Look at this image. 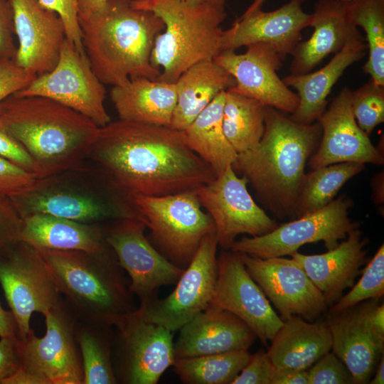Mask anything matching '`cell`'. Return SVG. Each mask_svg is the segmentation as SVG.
<instances>
[{
  "instance_id": "17",
  "label": "cell",
  "mask_w": 384,
  "mask_h": 384,
  "mask_svg": "<svg viewBox=\"0 0 384 384\" xmlns=\"http://www.w3.org/2000/svg\"><path fill=\"white\" fill-rule=\"evenodd\" d=\"M238 253L282 320L298 316L314 321L328 307L322 293L292 258H260Z\"/></svg>"
},
{
  "instance_id": "38",
  "label": "cell",
  "mask_w": 384,
  "mask_h": 384,
  "mask_svg": "<svg viewBox=\"0 0 384 384\" xmlns=\"http://www.w3.org/2000/svg\"><path fill=\"white\" fill-rule=\"evenodd\" d=\"M358 282L346 295L331 305L329 313H336L353 307L362 302L380 299L384 294V245L378 248L373 258L362 270Z\"/></svg>"
},
{
  "instance_id": "44",
  "label": "cell",
  "mask_w": 384,
  "mask_h": 384,
  "mask_svg": "<svg viewBox=\"0 0 384 384\" xmlns=\"http://www.w3.org/2000/svg\"><path fill=\"white\" fill-rule=\"evenodd\" d=\"M22 218L12 199L0 194V253L19 240Z\"/></svg>"
},
{
  "instance_id": "30",
  "label": "cell",
  "mask_w": 384,
  "mask_h": 384,
  "mask_svg": "<svg viewBox=\"0 0 384 384\" xmlns=\"http://www.w3.org/2000/svg\"><path fill=\"white\" fill-rule=\"evenodd\" d=\"M267 351L276 369L306 370L331 350L326 322L309 321L298 316L283 320Z\"/></svg>"
},
{
  "instance_id": "49",
  "label": "cell",
  "mask_w": 384,
  "mask_h": 384,
  "mask_svg": "<svg viewBox=\"0 0 384 384\" xmlns=\"http://www.w3.org/2000/svg\"><path fill=\"white\" fill-rule=\"evenodd\" d=\"M271 384H309L307 370L275 368Z\"/></svg>"
},
{
  "instance_id": "4",
  "label": "cell",
  "mask_w": 384,
  "mask_h": 384,
  "mask_svg": "<svg viewBox=\"0 0 384 384\" xmlns=\"http://www.w3.org/2000/svg\"><path fill=\"white\" fill-rule=\"evenodd\" d=\"M0 120L33 160L37 178L87 159L99 127L53 100L13 94L0 102Z\"/></svg>"
},
{
  "instance_id": "56",
  "label": "cell",
  "mask_w": 384,
  "mask_h": 384,
  "mask_svg": "<svg viewBox=\"0 0 384 384\" xmlns=\"http://www.w3.org/2000/svg\"><path fill=\"white\" fill-rule=\"evenodd\" d=\"M191 4L208 3L218 6H224L225 0H183Z\"/></svg>"
},
{
  "instance_id": "15",
  "label": "cell",
  "mask_w": 384,
  "mask_h": 384,
  "mask_svg": "<svg viewBox=\"0 0 384 384\" xmlns=\"http://www.w3.org/2000/svg\"><path fill=\"white\" fill-rule=\"evenodd\" d=\"M114 328L112 358L117 383H157L175 361L173 332L144 320L136 310Z\"/></svg>"
},
{
  "instance_id": "37",
  "label": "cell",
  "mask_w": 384,
  "mask_h": 384,
  "mask_svg": "<svg viewBox=\"0 0 384 384\" xmlns=\"http://www.w3.org/2000/svg\"><path fill=\"white\" fill-rule=\"evenodd\" d=\"M348 9L353 23L366 33L368 58L363 72L384 86V0H350Z\"/></svg>"
},
{
  "instance_id": "27",
  "label": "cell",
  "mask_w": 384,
  "mask_h": 384,
  "mask_svg": "<svg viewBox=\"0 0 384 384\" xmlns=\"http://www.w3.org/2000/svg\"><path fill=\"white\" fill-rule=\"evenodd\" d=\"M367 45L363 36L349 41L321 69L302 75H290L282 79L297 92L299 105L290 117L302 124L316 122L327 105V97L345 70L366 54Z\"/></svg>"
},
{
  "instance_id": "28",
  "label": "cell",
  "mask_w": 384,
  "mask_h": 384,
  "mask_svg": "<svg viewBox=\"0 0 384 384\" xmlns=\"http://www.w3.org/2000/svg\"><path fill=\"white\" fill-rule=\"evenodd\" d=\"M21 218L19 240L39 252H99L109 247L100 224H85L42 213Z\"/></svg>"
},
{
  "instance_id": "57",
  "label": "cell",
  "mask_w": 384,
  "mask_h": 384,
  "mask_svg": "<svg viewBox=\"0 0 384 384\" xmlns=\"http://www.w3.org/2000/svg\"><path fill=\"white\" fill-rule=\"evenodd\" d=\"M343 1H349L350 0H342Z\"/></svg>"
},
{
  "instance_id": "10",
  "label": "cell",
  "mask_w": 384,
  "mask_h": 384,
  "mask_svg": "<svg viewBox=\"0 0 384 384\" xmlns=\"http://www.w3.org/2000/svg\"><path fill=\"white\" fill-rule=\"evenodd\" d=\"M0 284L21 339L33 313L44 316L63 299L40 252L21 240L0 253Z\"/></svg>"
},
{
  "instance_id": "39",
  "label": "cell",
  "mask_w": 384,
  "mask_h": 384,
  "mask_svg": "<svg viewBox=\"0 0 384 384\" xmlns=\"http://www.w3.org/2000/svg\"><path fill=\"white\" fill-rule=\"evenodd\" d=\"M351 105L357 124L369 136L375 127L384 122V86L370 79L351 91Z\"/></svg>"
},
{
  "instance_id": "22",
  "label": "cell",
  "mask_w": 384,
  "mask_h": 384,
  "mask_svg": "<svg viewBox=\"0 0 384 384\" xmlns=\"http://www.w3.org/2000/svg\"><path fill=\"white\" fill-rule=\"evenodd\" d=\"M305 0H289L281 7L263 11L261 9L242 15L223 31L222 51L235 50L257 43L270 45L285 58L302 40V31L309 27L311 16L302 9Z\"/></svg>"
},
{
  "instance_id": "53",
  "label": "cell",
  "mask_w": 384,
  "mask_h": 384,
  "mask_svg": "<svg viewBox=\"0 0 384 384\" xmlns=\"http://www.w3.org/2000/svg\"><path fill=\"white\" fill-rule=\"evenodd\" d=\"M368 383H370V384H383L384 383V357H383V355L381 356L377 365L373 378H370Z\"/></svg>"
},
{
  "instance_id": "21",
  "label": "cell",
  "mask_w": 384,
  "mask_h": 384,
  "mask_svg": "<svg viewBox=\"0 0 384 384\" xmlns=\"http://www.w3.org/2000/svg\"><path fill=\"white\" fill-rule=\"evenodd\" d=\"M9 1L18 43L15 62L37 76L51 71L66 38L62 19L38 0Z\"/></svg>"
},
{
  "instance_id": "6",
  "label": "cell",
  "mask_w": 384,
  "mask_h": 384,
  "mask_svg": "<svg viewBox=\"0 0 384 384\" xmlns=\"http://www.w3.org/2000/svg\"><path fill=\"white\" fill-rule=\"evenodd\" d=\"M20 215L42 213L85 224L140 218L132 196L88 159L58 173L37 178L31 189L11 198Z\"/></svg>"
},
{
  "instance_id": "52",
  "label": "cell",
  "mask_w": 384,
  "mask_h": 384,
  "mask_svg": "<svg viewBox=\"0 0 384 384\" xmlns=\"http://www.w3.org/2000/svg\"><path fill=\"white\" fill-rule=\"evenodd\" d=\"M107 0H78V16L86 15L100 8ZM137 2H143L149 0H134Z\"/></svg>"
},
{
  "instance_id": "55",
  "label": "cell",
  "mask_w": 384,
  "mask_h": 384,
  "mask_svg": "<svg viewBox=\"0 0 384 384\" xmlns=\"http://www.w3.org/2000/svg\"><path fill=\"white\" fill-rule=\"evenodd\" d=\"M264 1L265 0H255L242 15H247L255 11L260 9Z\"/></svg>"
},
{
  "instance_id": "32",
  "label": "cell",
  "mask_w": 384,
  "mask_h": 384,
  "mask_svg": "<svg viewBox=\"0 0 384 384\" xmlns=\"http://www.w3.org/2000/svg\"><path fill=\"white\" fill-rule=\"evenodd\" d=\"M225 91L220 92L183 131L188 146L209 164L216 176L232 165L238 156L223 130Z\"/></svg>"
},
{
  "instance_id": "20",
  "label": "cell",
  "mask_w": 384,
  "mask_h": 384,
  "mask_svg": "<svg viewBox=\"0 0 384 384\" xmlns=\"http://www.w3.org/2000/svg\"><path fill=\"white\" fill-rule=\"evenodd\" d=\"M351 95V90L343 87L317 119L321 135L319 148L309 158L311 169L341 162L383 164V154L354 119Z\"/></svg>"
},
{
  "instance_id": "35",
  "label": "cell",
  "mask_w": 384,
  "mask_h": 384,
  "mask_svg": "<svg viewBox=\"0 0 384 384\" xmlns=\"http://www.w3.org/2000/svg\"><path fill=\"white\" fill-rule=\"evenodd\" d=\"M364 168L363 164L341 162L312 169L305 175L294 216L299 218L327 206L344 183Z\"/></svg>"
},
{
  "instance_id": "45",
  "label": "cell",
  "mask_w": 384,
  "mask_h": 384,
  "mask_svg": "<svg viewBox=\"0 0 384 384\" xmlns=\"http://www.w3.org/2000/svg\"><path fill=\"white\" fill-rule=\"evenodd\" d=\"M36 76L21 68L13 59L0 58V102L26 87Z\"/></svg>"
},
{
  "instance_id": "48",
  "label": "cell",
  "mask_w": 384,
  "mask_h": 384,
  "mask_svg": "<svg viewBox=\"0 0 384 384\" xmlns=\"http://www.w3.org/2000/svg\"><path fill=\"white\" fill-rule=\"evenodd\" d=\"M16 339L0 338V384L20 366L15 346Z\"/></svg>"
},
{
  "instance_id": "41",
  "label": "cell",
  "mask_w": 384,
  "mask_h": 384,
  "mask_svg": "<svg viewBox=\"0 0 384 384\" xmlns=\"http://www.w3.org/2000/svg\"><path fill=\"white\" fill-rule=\"evenodd\" d=\"M48 10L55 12L62 19L66 38L73 42L80 53H85L78 19V0H38Z\"/></svg>"
},
{
  "instance_id": "8",
  "label": "cell",
  "mask_w": 384,
  "mask_h": 384,
  "mask_svg": "<svg viewBox=\"0 0 384 384\" xmlns=\"http://www.w3.org/2000/svg\"><path fill=\"white\" fill-rule=\"evenodd\" d=\"M132 201L150 229L154 247L181 268L189 264L203 239L215 232L195 191L161 196L136 194Z\"/></svg>"
},
{
  "instance_id": "3",
  "label": "cell",
  "mask_w": 384,
  "mask_h": 384,
  "mask_svg": "<svg viewBox=\"0 0 384 384\" xmlns=\"http://www.w3.org/2000/svg\"><path fill=\"white\" fill-rule=\"evenodd\" d=\"M131 1L107 0L96 11L78 16L85 53L104 85H120L136 78L156 80L161 75L150 59L165 25L154 13L136 9Z\"/></svg>"
},
{
  "instance_id": "19",
  "label": "cell",
  "mask_w": 384,
  "mask_h": 384,
  "mask_svg": "<svg viewBox=\"0 0 384 384\" xmlns=\"http://www.w3.org/2000/svg\"><path fill=\"white\" fill-rule=\"evenodd\" d=\"M247 48L240 54L235 50L221 51L213 60L235 79V86L228 90L292 114L299 105V97L277 73L284 58L267 43H257Z\"/></svg>"
},
{
  "instance_id": "9",
  "label": "cell",
  "mask_w": 384,
  "mask_h": 384,
  "mask_svg": "<svg viewBox=\"0 0 384 384\" xmlns=\"http://www.w3.org/2000/svg\"><path fill=\"white\" fill-rule=\"evenodd\" d=\"M44 316L46 329L43 337H37L31 329L24 338L15 341L20 367L46 384H83L75 314L63 297Z\"/></svg>"
},
{
  "instance_id": "23",
  "label": "cell",
  "mask_w": 384,
  "mask_h": 384,
  "mask_svg": "<svg viewBox=\"0 0 384 384\" xmlns=\"http://www.w3.org/2000/svg\"><path fill=\"white\" fill-rule=\"evenodd\" d=\"M326 324L332 352L346 365L354 384L368 383L383 355L384 336L369 326L363 303L330 313Z\"/></svg>"
},
{
  "instance_id": "14",
  "label": "cell",
  "mask_w": 384,
  "mask_h": 384,
  "mask_svg": "<svg viewBox=\"0 0 384 384\" xmlns=\"http://www.w3.org/2000/svg\"><path fill=\"white\" fill-rule=\"evenodd\" d=\"M218 245L215 232L201 241L192 260L166 297L140 304L136 312L144 320L174 332L210 304L217 280Z\"/></svg>"
},
{
  "instance_id": "2",
  "label": "cell",
  "mask_w": 384,
  "mask_h": 384,
  "mask_svg": "<svg viewBox=\"0 0 384 384\" xmlns=\"http://www.w3.org/2000/svg\"><path fill=\"white\" fill-rule=\"evenodd\" d=\"M321 135L318 122L299 123L266 106L265 130L260 142L238 154L232 167L253 186L278 217L294 216L305 166Z\"/></svg>"
},
{
  "instance_id": "7",
  "label": "cell",
  "mask_w": 384,
  "mask_h": 384,
  "mask_svg": "<svg viewBox=\"0 0 384 384\" xmlns=\"http://www.w3.org/2000/svg\"><path fill=\"white\" fill-rule=\"evenodd\" d=\"M131 4L154 13L165 25L151 53V65L161 70L157 80L175 82L188 68L213 60L222 51L224 6L183 0H132Z\"/></svg>"
},
{
  "instance_id": "42",
  "label": "cell",
  "mask_w": 384,
  "mask_h": 384,
  "mask_svg": "<svg viewBox=\"0 0 384 384\" xmlns=\"http://www.w3.org/2000/svg\"><path fill=\"white\" fill-rule=\"evenodd\" d=\"M36 177L0 156V194L15 197L32 188Z\"/></svg>"
},
{
  "instance_id": "29",
  "label": "cell",
  "mask_w": 384,
  "mask_h": 384,
  "mask_svg": "<svg viewBox=\"0 0 384 384\" xmlns=\"http://www.w3.org/2000/svg\"><path fill=\"white\" fill-rule=\"evenodd\" d=\"M110 95L119 119L170 127L177 101L175 82L136 78L112 86Z\"/></svg>"
},
{
  "instance_id": "18",
  "label": "cell",
  "mask_w": 384,
  "mask_h": 384,
  "mask_svg": "<svg viewBox=\"0 0 384 384\" xmlns=\"http://www.w3.org/2000/svg\"><path fill=\"white\" fill-rule=\"evenodd\" d=\"M209 305L235 315L264 344L283 324L238 253L233 251L224 252L218 258L217 280Z\"/></svg>"
},
{
  "instance_id": "46",
  "label": "cell",
  "mask_w": 384,
  "mask_h": 384,
  "mask_svg": "<svg viewBox=\"0 0 384 384\" xmlns=\"http://www.w3.org/2000/svg\"><path fill=\"white\" fill-rule=\"evenodd\" d=\"M0 156L9 160L37 178L31 156L21 144L7 131L0 120Z\"/></svg>"
},
{
  "instance_id": "33",
  "label": "cell",
  "mask_w": 384,
  "mask_h": 384,
  "mask_svg": "<svg viewBox=\"0 0 384 384\" xmlns=\"http://www.w3.org/2000/svg\"><path fill=\"white\" fill-rule=\"evenodd\" d=\"M77 342L83 369V384L118 383L113 364L114 328L77 320Z\"/></svg>"
},
{
  "instance_id": "34",
  "label": "cell",
  "mask_w": 384,
  "mask_h": 384,
  "mask_svg": "<svg viewBox=\"0 0 384 384\" xmlns=\"http://www.w3.org/2000/svg\"><path fill=\"white\" fill-rule=\"evenodd\" d=\"M265 107L255 99L225 91L223 130L238 154L254 148L260 142L265 130Z\"/></svg>"
},
{
  "instance_id": "25",
  "label": "cell",
  "mask_w": 384,
  "mask_h": 384,
  "mask_svg": "<svg viewBox=\"0 0 384 384\" xmlns=\"http://www.w3.org/2000/svg\"><path fill=\"white\" fill-rule=\"evenodd\" d=\"M345 239L323 254L309 255L295 252L290 255L322 293L328 306L353 286L366 263V241L363 233L358 228H354Z\"/></svg>"
},
{
  "instance_id": "12",
  "label": "cell",
  "mask_w": 384,
  "mask_h": 384,
  "mask_svg": "<svg viewBox=\"0 0 384 384\" xmlns=\"http://www.w3.org/2000/svg\"><path fill=\"white\" fill-rule=\"evenodd\" d=\"M105 240L128 274L129 289L140 304L156 298L162 286L176 283L184 271L164 257L144 234L140 218H124L100 224Z\"/></svg>"
},
{
  "instance_id": "43",
  "label": "cell",
  "mask_w": 384,
  "mask_h": 384,
  "mask_svg": "<svg viewBox=\"0 0 384 384\" xmlns=\"http://www.w3.org/2000/svg\"><path fill=\"white\" fill-rule=\"evenodd\" d=\"M275 370L267 352L259 350L250 358L231 384H271Z\"/></svg>"
},
{
  "instance_id": "1",
  "label": "cell",
  "mask_w": 384,
  "mask_h": 384,
  "mask_svg": "<svg viewBox=\"0 0 384 384\" xmlns=\"http://www.w3.org/2000/svg\"><path fill=\"white\" fill-rule=\"evenodd\" d=\"M87 159L130 196L196 191L216 176L183 131L122 119L99 127Z\"/></svg>"
},
{
  "instance_id": "24",
  "label": "cell",
  "mask_w": 384,
  "mask_h": 384,
  "mask_svg": "<svg viewBox=\"0 0 384 384\" xmlns=\"http://www.w3.org/2000/svg\"><path fill=\"white\" fill-rule=\"evenodd\" d=\"M179 330L174 343L175 360L248 350L257 338L235 315L210 305Z\"/></svg>"
},
{
  "instance_id": "31",
  "label": "cell",
  "mask_w": 384,
  "mask_h": 384,
  "mask_svg": "<svg viewBox=\"0 0 384 384\" xmlns=\"http://www.w3.org/2000/svg\"><path fill=\"white\" fill-rule=\"evenodd\" d=\"M177 101L170 127L183 131L222 91L235 86V79L213 60L198 63L175 82Z\"/></svg>"
},
{
  "instance_id": "50",
  "label": "cell",
  "mask_w": 384,
  "mask_h": 384,
  "mask_svg": "<svg viewBox=\"0 0 384 384\" xmlns=\"http://www.w3.org/2000/svg\"><path fill=\"white\" fill-rule=\"evenodd\" d=\"M18 338V329L14 315L6 310L0 302V338Z\"/></svg>"
},
{
  "instance_id": "47",
  "label": "cell",
  "mask_w": 384,
  "mask_h": 384,
  "mask_svg": "<svg viewBox=\"0 0 384 384\" xmlns=\"http://www.w3.org/2000/svg\"><path fill=\"white\" fill-rule=\"evenodd\" d=\"M13 8L9 0H0V58L15 59L17 46Z\"/></svg>"
},
{
  "instance_id": "54",
  "label": "cell",
  "mask_w": 384,
  "mask_h": 384,
  "mask_svg": "<svg viewBox=\"0 0 384 384\" xmlns=\"http://www.w3.org/2000/svg\"><path fill=\"white\" fill-rule=\"evenodd\" d=\"M373 191H374V193H376V191L378 190V196H377V198H376V202L378 203H383V195L381 194L383 193V192H381V189L383 190V173L381 174H377L375 176V179L373 180Z\"/></svg>"
},
{
  "instance_id": "26",
  "label": "cell",
  "mask_w": 384,
  "mask_h": 384,
  "mask_svg": "<svg viewBox=\"0 0 384 384\" xmlns=\"http://www.w3.org/2000/svg\"><path fill=\"white\" fill-rule=\"evenodd\" d=\"M310 38L299 42L292 53L291 75L309 73L331 53H336L349 41L361 37L348 12V1L318 0L311 14Z\"/></svg>"
},
{
  "instance_id": "16",
  "label": "cell",
  "mask_w": 384,
  "mask_h": 384,
  "mask_svg": "<svg viewBox=\"0 0 384 384\" xmlns=\"http://www.w3.org/2000/svg\"><path fill=\"white\" fill-rule=\"evenodd\" d=\"M247 183L230 165L195 191L214 223L218 245L225 250H230L240 234L259 236L278 225L254 201L247 191Z\"/></svg>"
},
{
  "instance_id": "11",
  "label": "cell",
  "mask_w": 384,
  "mask_h": 384,
  "mask_svg": "<svg viewBox=\"0 0 384 384\" xmlns=\"http://www.w3.org/2000/svg\"><path fill=\"white\" fill-rule=\"evenodd\" d=\"M351 205L349 198L339 197L318 210L277 225L268 233L235 240L230 250L260 258L291 255L304 245L320 241L331 250L351 230L358 228V223L348 217Z\"/></svg>"
},
{
  "instance_id": "36",
  "label": "cell",
  "mask_w": 384,
  "mask_h": 384,
  "mask_svg": "<svg viewBox=\"0 0 384 384\" xmlns=\"http://www.w3.org/2000/svg\"><path fill=\"white\" fill-rule=\"evenodd\" d=\"M248 350L175 360L174 372L187 384H229L248 362Z\"/></svg>"
},
{
  "instance_id": "40",
  "label": "cell",
  "mask_w": 384,
  "mask_h": 384,
  "mask_svg": "<svg viewBox=\"0 0 384 384\" xmlns=\"http://www.w3.org/2000/svg\"><path fill=\"white\" fill-rule=\"evenodd\" d=\"M307 370L309 384H354L346 365L333 352H328Z\"/></svg>"
},
{
  "instance_id": "13",
  "label": "cell",
  "mask_w": 384,
  "mask_h": 384,
  "mask_svg": "<svg viewBox=\"0 0 384 384\" xmlns=\"http://www.w3.org/2000/svg\"><path fill=\"white\" fill-rule=\"evenodd\" d=\"M14 94L50 98L82 114L99 127L111 122L104 103L105 85L93 72L85 53H80L67 38L55 68L36 76Z\"/></svg>"
},
{
  "instance_id": "5",
  "label": "cell",
  "mask_w": 384,
  "mask_h": 384,
  "mask_svg": "<svg viewBox=\"0 0 384 384\" xmlns=\"http://www.w3.org/2000/svg\"><path fill=\"white\" fill-rule=\"evenodd\" d=\"M39 252L77 320L115 327L137 309L129 281L110 246L99 252Z\"/></svg>"
},
{
  "instance_id": "51",
  "label": "cell",
  "mask_w": 384,
  "mask_h": 384,
  "mask_svg": "<svg viewBox=\"0 0 384 384\" xmlns=\"http://www.w3.org/2000/svg\"><path fill=\"white\" fill-rule=\"evenodd\" d=\"M2 384H46V383L42 378L19 366L13 374L3 381Z\"/></svg>"
}]
</instances>
